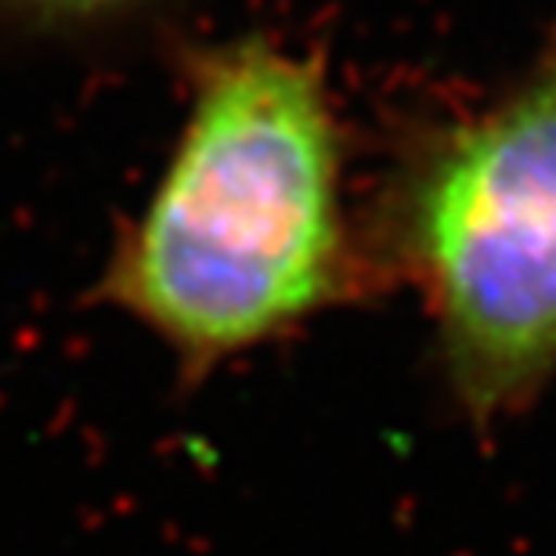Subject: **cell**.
<instances>
[{
	"label": "cell",
	"mask_w": 556,
	"mask_h": 556,
	"mask_svg": "<svg viewBox=\"0 0 556 556\" xmlns=\"http://www.w3.org/2000/svg\"><path fill=\"white\" fill-rule=\"evenodd\" d=\"M33 4L51 8V11H98V8L119 4V0H33Z\"/></svg>",
	"instance_id": "cell-3"
},
{
	"label": "cell",
	"mask_w": 556,
	"mask_h": 556,
	"mask_svg": "<svg viewBox=\"0 0 556 556\" xmlns=\"http://www.w3.org/2000/svg\"><path fill=\"white\" fill-rule=\"evenodd\" d=\"M351 278L340 149L315 65L264 43L220 54L94 296L199 383L326 315Z\"/></svg>",
	"instance_id": "cell-1"
},
{
	"label": "cell",
	"mask_w": 556,
	"mask_h": 556,
	"mask_svg": "<svg viewBox=\"0 0 556 556\" xmlns=\"http://www.w3.org/2000/svg\"><path fill=\"white\" fill-rule=\"evenodd\" d=\"M394 250L459 416L477 433L525 416L556 380V33L506 102L419 155Z\"/></svg>",
	"instance_id": "cell-2"
}]
</instances>
